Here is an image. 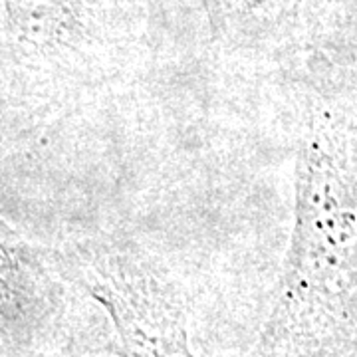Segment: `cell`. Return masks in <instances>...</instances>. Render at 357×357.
<instances>
[{
	"label": "cell",
	"instance_id": "cell-1",
	"mask_svg": "<svg viewBox=\"0 0 357 357\" xmlns=\"http://www.w3.org/2000/svg\"><path fill=\"white\" fill-rule=\"evenodd\" d=\"M114 328L117 357H195L185 300L167 266L131 238L86 236L62 262Z\"/></svg>",
	"mask_w": 357,
	"mask_h": 357
},
{
	"label": "cell",
	"instance_id": "cell-2",
	"mask_svg": "<svg viewBox=\"0 0 357 357\" xmlns=\"http://www.w3.org/2000/svg\"><path fill=\"white\" fill-rule=\"evenodd\" d=\"M211 42L286 76L357 16L356 0H199Z\"/></svg>",
	"mask_w": 357,
	"mask_h": 357
},
{
	"label": "cell",
	"instance_id": "cell-3",
	"mask_svg": "<svg viewBox=\"0 0 357 357\" xmlns=\"http://www.w3.org/2000/svg\"><path fill=\"white\" fill-rule=\"evenodd\" d=\"M60 286L34 246L0 218V345L32 342L54 316Z\"/></svg>",
	"mask_w": 357,
	"mask_h": 357
},
{
	"label": "cell",
	"instance_id": "cell-4",
	"mask_svg": "<svg viewBox=\"0 0 357 357\" xmlns=\"http://www.w3.org/2000/svg\"><path fill=\"white\" fill-rule=\"evenodd\" d=\"M356 2H357V0H356Z\"/></svg>",
	"mask_w": 357,
	"mask_h": 357
}]
</instances>
